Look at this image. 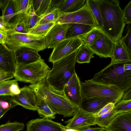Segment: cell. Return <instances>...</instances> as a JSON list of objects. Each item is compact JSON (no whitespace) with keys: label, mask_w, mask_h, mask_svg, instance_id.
<instances>
[{"label":"cell","mask_w":131,"mask_h":131,"mask_svg":"<svg viewBox=\"0 0 131 131\" xmlns=\"http://www.w3.org/2000/svg\"><path fill=\"white\" fill-rule=\"evenodd\" d=\"M63 1V0H51L50 10L56 8H59Z\"/></svg>","instance_id":"7bdbcfd3"},{"label":"cell","mask_w":131,"mask_h":131,"mask_svg":"<svg viewBox=\"0 0 131 131\" xmlns=\"http://www.w3.org/2000/svg\"><path fill=\"white\" fill-rule=\"evenodd\" d=\"M123 18L125 25L131 24V1L122 10Z\"/></svg>","instance_id":"f35d334b"},{"label":"cell","mask_w":131,"mask_h":131,"mask_svg":"<svg viewBox=\"0 0 131 131\" xmlns=\"http://www.w3.org/2000/svg\"><path fill=\"white\" fill-rule=\"evenodd\" d=\"M72 118L65 122L67 129L77 130L84 129L96 124L94 114L88 112L80 107L75 111Z\"/></svg>","instance_id":"9c48e42d"},{"label":"cell","mask_w":131,"mask_h":131,"mask_svg":"<svg viewBox=\"0 0 131 131\" xmlns=\"http://www.w3.org/2000/svg\"><path fill=\"white\" fill-rule=\"evenodd\" d=\"M115 104L114 103L110 102L104 106L99 112L94 114L96 117L101 115L107 113L113 110Z\"/></svg>","instance_id":"60d3db41"},{"label":"cell","mask_w":131,"mask_h":131,"mask_svg":"<svg viewBox=\"0 0 131 131\" xmlns=\"http://www.w3.org/2000/svg\"><path fill=\"white\" fill-rule=\"evenodd\" d=\"M94 26L79 23H71L66 31V39L82 35L91 30Z\"/></svg>","instance_id":"7402d4cb"},{"label":"cell","mask_w":131,"mask_h":131,"mask_svg":"<svg viewBox=\"0 0 131 131\" xmlns=\"http://www.w3.org/2000/svg\"><path fill=\"white\" fill-rule=\"evenodd\" d=\"M94 53L86 46L82 44L79 49L76 57V62L79 63H89L94 57Z\"/></svg>","instance_id":"d4e9b609"},{"label":"cell","mask_w":131,"mask_h":131,"mask_svg":"<svg viewBox=\"0 0 131 131\" xmlns=\"http://www.w3.org/2000/svg\"><path fill=\"white\" fill-rule=\"evenodd\" d=\"M123 68L125 71L131 70V62L124 63Z\"/></svg>","instance_id":"c3c4849f"},{"label":"cell","mask_w":131,"mask_h":131,"mask_svg":"<svg viewBox=\"0 0 131 131\" xmlns=\"http://www.w3.org/2000/svg\"><path fill=\"white\" fill-rule=\"evenodd\" d=\"M65 131H78L77 130L70 129H67L66 128Z\"/></svg>","instance_id":"f5cc1de1"},{"label":"cell","mask_w":131,"mask_h":131,"mask_svg":"<svg viewBox=\"0 0 131 131\" xmlns=\"http://www.w3.org/2000/svg\"><path fill=\"white\" fill-rule=\"evenodd\" d=\"M0 28H2V29L6 30V28L4 27V26L3 25L2 23L1 22V20H0Z\"/></svg>","instance_id":"816d5d0a"},{"label":"cell","mask_w":131,"mask_h":131,"mask_svg":"<svg viewBox=\"0 0 131 131\" xmlns=\"http://www.w3.org/2000/svg\"><path fill=\"white\" fill-rule=\"evenodd\" d=\"M12 97L13 100L18 105L33 111H37V96L35 91L29 86H25L20 88V92Z\"/></svg>","instance_id":"7c38bea8"},{"label":"cell","mask_w":131,"mask_h":131,"mask_svg":"<svg viewBox=\"0 0 131 131\" xmlns=\"http://www.w3.org/2000/svg\"><path fill=\"white\" fill-rule=\"evenodd\" d=\"M24 20L18 22L14 27L10 29L19 33L27 34L28 32L29 29L27 27Z\"/></svg>","instance_id":"ab89813d"},{"label":"cell","mask_w":131,"mask_h":131,"mask_svg":"<svg viewBox=\"0 0 131 131\" xmlns=\"http://www.w3.org/2000/svg\"><path fill=\"white\" fill-rule=\"evenodd\" d=\"M17 81L15 79L3 80L0 82V95H8L12 96L13 94L10 90L12 85Z\"/></svg>","instance_id":"8d00e7d4"},{"label":"cell","mask_w":131,"mask_h":131,"mask_svg":"<svg viewBox=\"0 0 131 131\" xmlns=\"http://www.w3.org/2000/svg\"><path fill=\"white\" fill-rule=\"evenodd\" d=\"M5 72V71H3V70H2L1 69H0V73L1 72Z\"/></svg>","instance_id":"11a10c76"},{"label":"cell","mask_w":131,"mask_h":131,"mask_svg":"<svg viewBox=\"0 0 131 131\" xmlns=\"http://www.w3.org/2000/svg\"><path fill=\"white\" fill-rule=\"evenodd\" d=\"M70 24H55L45 37L47 48H54L66 39V31Z\"/></svg>","instance_id":"2e32d148"},{"label":"cell","mask_w":131,"mask_h":131,"mask_svg":"<svg viewBox=\"0 0 131 131\" xmlns=\"http://www.w3.org/2000/svg\"><path fill=\"white\" fill-rule=\"evenodd\" d=\"M60 13L59 8L50 10L40 18L34 27L43 24L55 23L59 17Z\"/></svg>","instance_id":"83f0119b"},{"label":"cell","mask_w":131,"mask_h":131,"mask_svg":"<svg viewBox=\"0 0 131 131\" xmlns=\"http://www.w3.org/2000/svg\"><path fill=\"white\" fill-rule=\"evenodd\" d=\"M102 21V31L116 42L122 37L125 24L118 0H98Z\"/></svg>","instance_id":"6da1fadb"},{"label":"cell","mask_w":131,"mask_h":131,"mask_svg":"<svg viewBox=\"0 0 131 131\" xmlns=\"http://www.w3.org/2000/svg\"><path fill=\"white\" fill-rule=\"evenodd\" d=\"M102 32L101 28L97 25L89 31L78 37L82 41L83 44L89 46L94 43Z\"/></svg>","instance_id":"cb8c5ba5"},{"label":"cell","mask_w":131,"mask_h":131,"mask_svg":"<svg viewBox=\"0 0 131 131\" xmlns=\"http://www.w3.org/2000/svg\"><path fill=\"white\" fill-rule=\"evenodd\" d=\"M113 110L117 114L131 111V100H121L115 104Z\"/></svg>","instance_id":"e575fe53"},{"label":"cell","mask_w":131,"mask_h":131,"mask_svg":"<svg viewBox=\"0 0 131 131\" xmlns=\"http://www.w3.org/2000/svg\"><path fill=\"white\" fill-rule=\"evenodd\" d=\"M82 44L78 37L65 39L53 48L49 62L53 63L70 55L78 49Z\"/></svg>","instance_id":"30bf717a"},{"label":"cell","mask_w":131,"mask_h":131,"mask_svg":"<svg viewBox=\"0 0 131 131\" xmlns=\"http://www.w3.org/2000/svg\"><path fill=\"white\" fill-rule=\"evenodd\" d=\"M86 1V0H63L59 8L60 12L76 11L84 5Z\"/></svg>","instance_id":"603a6c76"},{"label":"cell","mask_w":131,"mask_h":131,"mask_svg":"<svg viewBox=\"0 0 131 131\" xmlns=\"http://www.w3.org/2000/svg\"><path fill=\"white\" fill-rule=\"evenodd\" d=\"M7 112V111L0 108V119Z\"/></svg>","instance_id":"681fc988"},{"label":"cell","mask_w":131,"mask_h":131,"mask_svg":"<svg viewBox=\"0 0 131 131\" xmlns=\"http://www.w3.org/2000/svg\"><path fill=\"white\" fill-rule=\"evenodd\" d=\"M50 70L44 60L41 58L35 62L29 64H16L13 75L17 81L34 84L46 79Z\"/></svg>","instance_id":"8992f818"},{"label":"cell","mask_w":131,"mask_h":131,"mask_svg":"<svg viewBox=\"0 0 131 131\" xmlns=\"http://www.w3.org/2000/svg\"><path fill=\"white\" fill-rule=\"evenodd\" d=\"M105 130L131 131V111L116 115Z\"/></svg>","instance_id":"e0dca14e"},{"label":"cell","mask_w":131,"mask_h":131,"mask_svg":"<svg viewBox=\"0 0 131 131\" xmlns=\"http://www.w3.org/2000/svg\"><path fill=\"white\" fill-rule=\"evenodd\" d=\"M92 13L97 24L102 29V21L101 11L98 0H87Z\"/></svg>","instance_id":"f546056e"},{"label":"cell","mask_w":131,"mask_h":131,"mask_svg":"<svg viewBox=\"0 0 131 131\" xmlns=\"http://www.w3.org/2000/svg\"><path fill=\"white\" fill-rule=\"evenodd\" d=\"M105 130V128L100 127H89L84 129L78 130V131H104Z\"/></svg>","instance_id":"bcb514c9"},{"label":"cell","mask_w":131,"mask_h":131,"mask_svg":"<svg viewBox=\"0 0 131 131\" xmlns=\"http://www.w3.org/2000/svg\"><path fill=\"white\" fill-rule=\"evenodd\" d=\"M81 82L75 72L65 85L63 91L67 99L77 108L81 104Z\"/></svg>","instance_id":"8fae6325"},{"label":"cell","mask_w":131,"mask_h":131,"mask_svg":"<svg viewBox=\"0 0 131 131\" xmlns=\"http://www.w3.org/2000/svg\"><path fill=\"white\" fill-rule=\"evenodd\" d=\"M121 99L124 100H131V89L125 92L123 95Z\"/></svg>","instance_id":"f6af8a7d"},{"label":"cell","mask_w":131,"mask_h":131,"mask_svg":"<svg viewBox=\"0 0 131 131\" xmlns=\"http://www.w3.org/2000/svg\"><path fill=\"white\" fill-rule=\"evenodd\" d=\"M55 24V23L53 22L34 27L29 30L27 34L37 36L45 37Z\"/></svg>","instance_id":"f1b7e54d"},{"label":"cell","mask_w":131,"mask_h":131,"mask_svg":"<svg viewBox=\"0 0 131 131\" xmlns=\"http://www.w3.org/2000/svg\"><path fill=\"white\" fill-rule=\"evenodd\" d=\"M117 114L112 110L96 117V124L101 127L105 128L111 123Z\"/></svg>","instance_id":"4dcf8cb0"},{"label":"cell","mask_w":131,"mask_h":131,"mask_svg":"<svg viewBox=\"0 0 131 131\" xmlns=\"http://www.w3.org/2000/svg\"><path fill=\"white\" fill-rule=\"evenodd\" d=\"M17 104L13 100L11 96L0 95V108L7 111Z\"/></svg>","instance_id":"d590c367"},{"label":"cell","mask_w":131,"mask_h":131,"mask_svg":"<svg viewBox=\"0 0 131 131\" xmlns=\"http://www.w3.org/2000/svg\"><path fill=\"white\" fill-rule=\"evenodd\" d=\"M7 31L0 28V42L3 44L5 45V42L6 38Z\"/></svg>","instance_id":"ee69618b"},{"label":"cell","mask_w":131,"mask_h":131,"mask_svg":"<svg viewBox=\"0 0 131 131\" xmlns=\"http://www.w3.org/2000/svg\"><path fill=\"white\" fill-rule=\"evenodd\" d=\"M78 50L52 63V68L45 79L49 86L57 91H63L65 85L76 72L75 66Z\"/></svg>","instance_id":"3957f363"},{"label":"cell","mask_w":131,"mask_h":131,"mask_svg":"<svg viewBox=\"0 0 131 131\" xmlns=\"http://www.w3.org/2000/svg\"><path fill=\"white\" fill-rule=\"evenodd\" d=\"M16 64H28L35 62L41 58L36 50L20 47L14 51Z\"/></svg>","instance_id":"ac0fdd59"},{"label":"cell","mask_w":131,"mask_h":131,"mask_svg":"<svg viewBox=\"0 0 131 131\" xmlns=\"http://www.w3.org/2000/svg\"><path fill=\"white\" fill-rule=\"evenodd\" d=\"M37 95L38 102L37 111L40 116L51 119H54L56 114L51 110L43 100Z\"/></svg>","instance_id":"4316f807"},{"label":"cell","mask_w":131,"mask_h":131,"mask_svg":"<svg viewBox=\"0 0 131 131\" xmlns=\"http://www.w3.org/2000/svg\"><path fill=\"white\" fill-rule=\"evenodd\" d=\"M110 63L131 62V54L120 40L115 42Z\"/></svg>","instance_id":"ffe728a7"},{"label":"cell","mask_w":131,"mask_h":131,"mask_svg":"<svg viewBox=\"0 0 131 131\" xmlns=\"http://www.w3.org/2000/svg\"><path fill=\"white\" fill-rule=\"evenodd\" d=\"M109 103L102 99L82 98L80 107L84 110L94 114Z\"/></svg>","instance_id":"44dd1931"},{"label":"cell","mask_w":131,"mask_h":131,"mask_svg":"<svg viewBox=\"0 0 131 131\" xmlns=\"http://www.w3.org/2000/svg\"><path fill=\"white\" fill-rule=\"evenodd\" d=\"M26 126L27 131H65L66 129L61 123L45 118L32 119Z\"/></svg>","instance_id":"9a60e30c"},{"label":"cell","mask_w":131,"mask_h":131,"mask_svg":"<svg viewBox=\"0 0 131 131\" xmlns=\"http://www.w3.org/2000/svg\"><path fill=\"white\" fill-rule=\"evenodd\" d=\"M55 24L79 23L97 25V22L89 5L87 0L78 10L72 12H60Z\"/></svg>","instance_id":"ba28073f"},{"label":"cell","mask_w":131,"mask_h":131,"mask_svg":"<svg viewBox=\"0 0 131 131\" xmlns=\"http://www.w3.org/2000/svg\"><path fill=\"white\" fill-rule=\"evenodd\" d=\"M131 24H127V26L126 28L125 35L122 37L120 39V40L130 54H131Z\"/></svg>","instance_id":"74e56055"},{"label":"cell","mask_w":131,"mask_h":131,"mask_svg":"<svg viewBox=\"0 0 131 131\" xmlns=\"http://www.w3.org/2000/svg\"><path fill=\"white\" fill-rule=\"evenodd\" d=\"M24 126V124L23 123L8 121L0 125V131H19L23 130Z\"/></svg>","instance_id":"836d02e7"},{"label":"cell","mask_w":131,"mask_h":131,"mask_svg":"<svg viewBox=\"0 0 131 131\" xmlns=\"http://www.w3.org/2000/svg\"><path fill=\"white\" fill-rule=\"evenodd\" d=\"M10 90L14 95H17L20 92V88L19 87L17 81L14 83L11 86Z\"/></svg>","instance_id":"b9f144b4"},{"label":"cell","mask_w":131,"mask_h":131,"mask_svg":"<svg viewBox=\"0 0 131 131\" xmlns=\"http://www.w3.org/2000/svg\"><path fill=\"white\" fill-rule=\"evenodd\" d=\"M14 8L17 14H26L30 8L31 0H13Z\"/></svg>","instance_id":"1f68e13d"},{"label":"cell","mask_w":131,"mask_h":131,"mask_svg":"<svg viewBox=\"0 0 131 131\" xmlns=\"http://www.w3.org/2000/svg\"><path fill=\"white\" fill-rule=\"evenodd\" d=\"M14 78L12 74L8 73L5 75L0 77V82L3 80H10Z\"/></svg>","instance_id":"7dc6e473"},{"label":"cell","mask_w":131,"mask_h":131,"mask_svg":"<svg viewBox=\"0 0 131 131\" xmlns=\"http://www.w3.org/2000/svg\"><path fill=\"white\" fill-rule=\"evenodd\" d=\"M40 17L35 13L32 5L28 10L24 21L27 28L29 30L34 27Z\"/></svg>","instance_id":"d6a6232c"},{"label":"cell","mask_w":131,"mask_h":131,"mask_svg":"<svg viewBox=\"0 0 131 131\" xmlns=\"http://www.w3.org/2000/svg\"><path fill=\"white\" fill-rule=\"evenodd\" d=\"M16 66L14 51L5 45L0 50V69L5 72L13 74Z\"/></svg>","instance_id":"d6986e66"},{"label":"cell","mask_w":131,"mask_h":131,"mask_svg":"<svg viewBox=\"0 0 131 131\" xmlns=\"http://www.w3.org/2000/svg\"><path fill=\"white\" fill-rule=\"evenodd\" d=\"M29 86L34 90L56 114L62 115L64 117L73 116L77 108L67 99L63 91L53 89L47 84L45 79L37 83L31 84Z\"/></svg>","instance_id":"7a4b0ae2"},{"label":"cell","mask_w":131,"mask_h":131,"mask_svg":"<svg viewBox=\"0 0 131 131\" xmlns=\"http://www.w3.org/2000/svg\"><path fill=\"white\" fill-rule=\"evenodd\" d=\"M5 44L14 51L17 48L24 47L34 49L38 52L47 48L45 37L18 32L11 29L6 30Z\"/></svg>","instance_id":"52a82bcc"},{"label":"cell","mask_w":131,"mask_h":131,"mask_svg":"<svg viewBox=\"0 0 131 131\" xmlns=\"http://www.w3.org/2000/svg\"><path fill=\"white\" fill-rule=\"evenodd\" d=\"M82 97L100 99L115 104L122 98L124 92L116 85L94 81L92 79L81 82Z\"/></svg>","instance_id":"5b68a950"},{"label":"cell","mask_w":131,"mask_h":131,"mask_svg":"<svg viewBox=\"0 0 131 131\" xmlns=\"http://www.w3.org/2000/svg\"><path fill=\"white\" fill-rule=\"evenodd\" d=\"M51 0H32V3L35 14L40 18L50 10Z\"/></svg>","instance_id":"484cf974"},{"label":"cell","mask_w":131,"mask_h":131,"mask_svg":"<svg viewBox=\"0 0 131 131\" xmlns=\"http://www.w3.org/2000/svg\"><path fill=\"white\" fill-rule=\"evenodd\" d=\"M0 9L2 15L0 19L6 30L14 27L18 21V15L16 13L13 0H0Z\"/></svg>","instance_id":"4fadbf2b"},{"label":"cell","mask_w":131,"mask_h":131,"mask_svg":"<svg viewBox=\"0 0 131 131\" xmlns=\"http://www.w3.org/2000/svg\"><path fill=\"white\" fill-rule=\"evenodd\" d=\"M5 45V44H2L0 42V50L3 48Z\"/></svg>","instance_id":"db71d44e"},{"label":"cell","mask_w":131,"mask_h":131,"mask_svg":"<svg viewBox=\"0 0 131 131\" xmlns=\"http://www.w3.org/2000/svg\"><path fill=\"white\" fill-rule=\"evenodd\" d=\"M120 62L110 63L94 74L92 80L107 84L116 85L124 93L131 88V70L125 71Z\"/></svg>","instance_id":"277c9868"},{"label":"cell","mask_w":131,"mask_h":131,"mask_svg":"<svg viewBox=\"0 0 131 131\" xmlns=\"http://www.w3.org/2000/svg\"><path fill=\"white\" fill-rule=\"evenodd\" d=\"M8 72H3L0 73V77H3Z\"/></svg>","instance_id":"f907efd6"},{"label":"cell","mask_w":131,"mask_h":131,"mask_svg":"<svg viewBox=\"0 0 131 131\" xmlns=\"http://www.w3.org/2000/svg\"><path fill=\"white\" fill-rule=\"evenodd\" d=\"M115 43L102 31L94 43L88 47L94 54L106 58L111 57Z\"/></svg>","instance_id":"5bb4252c"}]
</instances>
